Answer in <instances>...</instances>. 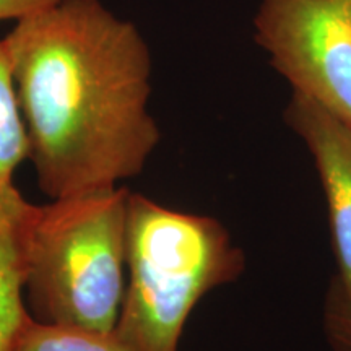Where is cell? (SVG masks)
Masks as SVG:
<instances>
[{
    "instance_id": "6da1fadb",
    "label": "cell",
    "mask_w": 351,
    "mask_h": 351,
    "mask_svg": "<svg viewBox=\"0 0 351 351\" xmlns=\"http://www.w3.org/2000/svg\"><path fill=\"white\" fill-rule=\"evenodd\" d=\"M3 43L44 195L143 173L161 132L148 111L152 57L137 26L101 0H57L15 21Z\"/></svg>"
},
{
    "instance_id": "7a4b0ae2",
    "label": "cell",
    "mask_w": 351,
    "mask_h": 351,
    "mask_svg": "<svg viewBox=\"0 0 351 351\" xmlns=\"http://www.w3.org/2000/svg\"><path fill=\"white\" fill-rule=\"evenodd\" d=\"M245 254L221 221L130 192L127 282L112 333L130 351H179L192 311L244 274Z\"/></svg>"
},
{
    "instance_id": "3957f363",
    "label": "cell",
    "mask_w": 351,
    "mask_h": 351,
    "mask_svg": "<svg viewBox=\"0 0 351 351\" xmlns=\"http://www.w3.org/2000/svg\"><path fill=\"white\" fill-rule=\"evenodd\" d=\"M129 194L116 186L33 205L25 238V298L33 320L114 330L125 293Z\"/></svg>"
},
{
    "instance_id": "277c9868",
    "label": "cell",
    "mask_w": 351,
    "mask_h": 351,
    "mask_svg": "<svg viewBox=\"0 0 351 351\" xmlns=\"http://www.w3.org/2000/svg\"><path fill=\"white\" fill-rule=\"evenodd\" d=\"M256 41L295 93L351 124V0H262Z\"/></svg>"
},
{
    "instance_id": "5b68a950",
    "label": "cell",
    "mask_w": 351,
    "mask_h": 351,
    "mask_svg": "<svg viewBox=\"0 0 351 351\" xmlns=\"http://www.w3.org/2000/svg\"><path fill=\"white\" fill-rule=\"evenodd\" d=\"M285 121L304 142L317 169L337 263L335 278L351 287V124L295 91Z\"/></svg>"
},
{
    "instance_id": "8992f818",
    "label": "cell",
    "mask_w": 351,
    "mask_h": 351,
    "mask_svg": "<svg viewBox=\"0 0 351 351\" xmlns=\"http://www.w3.org/2000/svg\"><path fill=\"white\" fill-rule=\"evenodd\" d=\"M32 207L15 184L0 186V351H15L33 319L25 306V238Z\"/></svg>"
},
{
    "instance_id": "52a82bcc",
    "label": "cell",
    "mask_w": 351,
    "mask_h": 351,
    "mask_svg": "<svg viewBox=\"0 0 351 351\" xmlns=\"http://www.w3.org/2000/svg\"><path fill=\"white\" fill-rule=\"evenodd\" d=\"M28 160V135L16 99L10 62L0 39V186L13 184L15 171Z\"/></svg>"
},
{
    "instance_id": "ba28073f",
    "label": "cell",
    "mask_w": 351,
    "mask_h": 351,
    "mask_svg": "<svg viewBox=\"0 0 351 351\" xmlns=\"http://www.w3.org/2000/svg\"><path fill=\"white\" fill-rule=\"evenodd\" d=\"M15 351H130L112 332L46 326L29 320Z\"/></svg>"
},
{
    "instance_id": "9c48e42d",
    "label": "cell",
    "mask_w": 351,
    "mask_h": 351,
    "mask_svg": "<svg viewBox=\"0 0 351 351\" xmlns=\"http://www.w3.org/2000/svg\"><path fill=\"white\" fill-rule=\"evenodd\" d=\"M322 326L333 351H351V287L333 276L324 298Z\"/></svg>"
},
{
    "instance_id": "30bf717a",
    "label": "cell",
    "mask_w": 351,
    "mask_h": 351,
    "mask_svg": "<svg viewBox=\"0 0 351 351\" xmlns=\"http://www.w3.org/2000/svg\"><path fill=\"white\" fill-rule=\"evenodd\" d=\"M56 2L57 0H0V21L15 23Z\"/></svg>"
}]
</instances>
